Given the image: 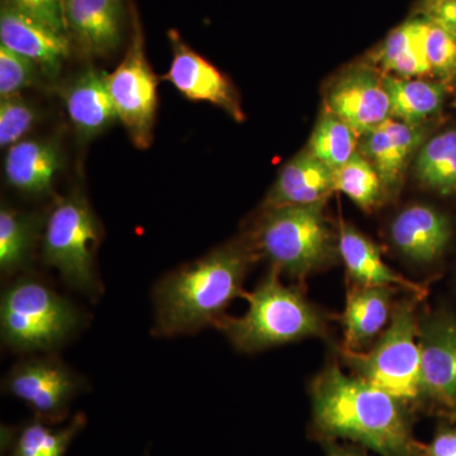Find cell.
Masks as SVG:
<instances>
[{"instance_id": "9a60e30c", "label": "cell", "mask_w": 456, "mask_h": 456, "mask_svg": "<svg viewBox=\"0 0 456 456\" xmlns=\"http://www.w3.org/2000/svg\"><path fill=\"white\" fill-rule=\"evenodd\" d=\"M389 236L399 254L416 264H432L445 253L452 237V221L428 204H412L395 216Z\"/></svg>"}, {"instance_id": "8992f818", "label": "cell", "mask_w": 456, "mask_h": 456, "mask_svg": "<svg viewBox=\"0 0 456 456\" xmlns=\"http://www.w3.org/2000/svg\"><path fill=\"white\" fill-rule=\"evenodd\" d=\"M102 230L97 216L83 193L59 197L45 218L41 256L56 269L69 287L90 298L101 294L95 257Z\"/></svg>"}, {"instance_id": "2e32d148", "label": "cell", "mask_w": 456, "mask_h": 456, "mask_svg": "<svg viewBox=\"0 0 456 456\" xmlns=\"http://www.w3.org/2000/svg\"><path fill=\"white\" fill-rule=\"evenodd\" d=\"M62 163L64 152L56 137L25 139L7 149L5 180L26 196H45L53 191Z\"/></svg>"}, {"instance_id": "44dd1931", "label": "cell", "mask_w": 456, "mask_h": 456, "mask_svg": "<svg viewBox=\"0 0 456 456\" xmlns=\"http://www.w3.org/2000/svg\"><path fill=\"white\" fill-rule=\"evenodd\" d=\"M392 288L358 287L347 294L342 314L345 349L364 351L383 334L392 318Z\"/></svg>"}, {"instance_id": "4316f807", "label": "cell", "mask_w": 456, "mask_h": 456, "mask_svg": "<svg viewBox=\"0 0 456 456\" xmlns=\"http://www.w3.org/2000/svg\"><path fill=\"white\" fill-rule=\"evenodd\" d=\"M358 137L349 125L334 114L326 112L312 134L308 150L335 171L356 154Z\"/></svg>"}, {"instance_id": "9c48e42d", "label": "cell", "mask_w": 456, "mask_h": 456, "mask_svg": "<svg viewBox=\"0 0 456 456\" xmlns=\"http://www.w3.org/2000/svg\"><path fill=\"white\" fill-rule=\"evenodd\" d=\"M83 380L55 356L18 362L5 377V391L32 408L35 416L57 425L68 417L69 407L82 391Z\"/></svg>"}, {"instance_id": "5bb4252c", "label": "cell", "mask_w": 456, "mask_h": 456, "mask_svg": "<svg viewBox=\"0 0 456 456\" xmlns=\"http://www.w3.org/2000/svg\"><path fill=\"white\" fill-rule=\"evenodd\" d=\"M107 74L86 68L59 86L66 113L82 141L94 139L118 119L108 90Z\"/></svg>"}, {"instance_id": "7a4b0ae2", "label": "cell", "mask_w": 456, "mask_h": 456, "mask_svg": "<svg viewBox=\"0 0 456 456\" xmlns=\"http://www.w3.org/2000/svg\"><path fill=\"white\" fill-rule=\"evenodd\" d=\"M255 257L253 245L228 244L161 279L154 292L156 334H194L216 326L231 302L244 296L242 284Z\"/></svg>"}, {"instance_id": "83f0119b", "label": "cell", "mask_w": 456, "mask_h": 456, "mask_svg": "<svg viewBox=\"0 0 456 456\" xmlns=\"http://www.w3.org/2000/svg\"><path fill=\"white\" fill-rule=\"evenodd\" d=\"M335 191L349 197L362 211H373L382 202L384 185L373 165L356 152L334 171Z\"/></svg>"}, {"instance_id": "7c38bea8", "label": "cell", "mask_w": 456, "mask_h": 456, "mask_svg": "<svg viewBox=\"0 0 456 456\" xmlns=\"http://www.w3.org/2000/svg\"><path fill=\"white\" fill-rule=\"evenodd\" d=\"M0 45L37 65L45 79L55 82L70 55V37L3 0Z\"/></svg>"}, {"instance_id": "f1b7e54d", "label": "cell", "mask_w": 456, "mask_h": 456, "mask_svg": "<svg viewBox=\"0 0 456 456\" xmlns=\"http://www.w3.org/2000/svg\"><path fill=\"white\" fill-rule=\"evenodd\" d=\"M40 119V110L22 94L0 98V146L2 149L16 145Z\"/></svg>"}, {"instance_id": "e0dca14e", "label": "cell", "mask_w": 456, "mask_h": 456, "mask_svg": "<svg viewBox=\"0 0 456 456\" xmlns=\"http://www.w3.org/2000/svg\"><path fill=\"white\" fill-rule=\"evenodd\" d=\"M428 137L424 126H411L389 118L362 136L360 154L370 161L379 174L384 189L398 184L413 154L419 152Z\"/></svg>"}, {"instance_id": "277c9868", "label": "cell", "mask_w": 456, "mask_h": 456, "mask_svg": "<svg viewBox=\"0 0 456 456\" xmlns=\"http://www.w3.org/2000/svg\"><path fill=\"white\" fill-rule=\"evenodd\" d=\"M83 314L40 278L25 273L7 285L0 302L3 345L18 353L53 351L77 334Z\"/></svg>"}, {"instance_id": "5b68a950", "label": "cell", "mask_w": 456, "mask_h": 456, "mask_svg": "<svg viewBox=\"0 0 456 456\" xmlns=\"http://www.w3.org/2000/svg\"><path fill=\"white\" fill-rule=\"evenodd\" d=\"M326 202L265 209L253 248L281 274L303 279L334 263L338 236L325 216Z\"/></svg>"}, {"instance_id": "7402d4cb", "label": "cell", "mask_w": 456, "mask_h": 456, "mask_svg": "<svg viewBox=\"0 0 456 456\" xmlns=\"http://www.w3.org/2000/svg\"><path fill=\"white\" fill-rule=\"evenodd\" d=\"M45 221L35 212L2 204L0 208V272L3 277L25 274L31 266Z\"/></svg>"}, {"instance_id": "484cf974", "label": "cell", "mask_w": 456, "mask_h": 456, "mask_svg": "<svg viewBox=\"0 0 456 456\" xmlns=\"http://www.w3.org/2000/svg\"><path fill=\"white\" fill-rule=\"evenodd\" d=\"M415 174L424 187L439 196L456 193V128L425 141L416 155Z\"/></svg>"}, {"instance_id": "ffe728a7", "label": "cell", "mask_w": 456, "mask_h": 456, "mask_svg": "<svg viewBox=\"0 0 456 456\" xmlns=\"http://www.w3.org/2000/svg\"><path fill=\"white\" fill-rule=\"evenodd\" d=\"M338 236V255L355 283L362 287H398L415 296H424L425 288L389 268L383 260L379 246L355 227L342 224Z\"/></svg>"}, {"instance_id": "8fae6325", "label": "cell", "mask_w": 456, "mask_h": 456, "mask_svg": "<svg viewBox=\"0 0 456 456\" xmlns=\"http://www.w3.org/2000/svg\"><path fill=\"white\" fill-rule=\"evenodd\" d=\"M173 60L164 79L185 98L221 108L236 122L245 119L239 94L230 80L208 60L188 46L176 31L169 32Z\"/></svg>"}, {"instance_id": "4fadbf2b", "label": "cell", "mask_w": 456, "mask_h": 456, "mask_svg": "<svg viewBox=\"0 0 456 456\" xmlns=\"http://www.w3.org/2000/svg\"><path fill=\"white\" fill-rule=\"evenodd\" d=\"M422 395L456 411V316L435 314L419 322Z\"/></svg>"}, {"instance_id": "cb8c5ba5", "label": "cell", "mask_w": 456, "mask_h": 456, "mask_svg": "<svg viewBox=\"0 0 456 456\" xmlns=\"http://www.w3.org/2000/svg\"><path fill=\"white\" fill-rule=\"evenodd\" d=\"M374 61L384 73L399 77H432L425 51L424 18L408 20L383 42Z\"/></svg>"}, {"instance_id": "30bf717a", "label": "cell", "mask_w": 456, "mask_h": 456, "mask_svg": "<svg viewBox=\"0 0 456 456\" xmlns=\"http://www.w3.org/2000/svg\"><path fill=\"white\" fill-rule=\"evenodd\" d=\"M326 107L327 112L349 125L359 137L392 118L384 75L370 66H355L336 79L327 92Z\"/></svg>"}, {"instance_id": "d6986e66", "label": "cell", "mask_w": 456, "mask_h": 456, "mask_svg": "<svg viewBox=\"0 0 456 456\" xmlns=\"http://www.w3.org/2000/svg\"><path fill=\"white\" fill-rule=\"evenodd\" d=\"M66 17L69 32L90 55H110L121 45V0H66Z\"/></svg>"}, {"instance_id": "836d02e7", "label": "cell", "mask_w": 456, "mask_h": 456, "mask_svg": "<svg viewBox=\"0 0 456 456\" xmlns=\"http://www.w3.org/2000/svg\"><path fill=\"white\" fill-rule=\"evenodd\" d=\"M428 455L456 456V428L440 431L428 448Z\"/></svg>"}, {"instance_id": "ba28073f", "label": "cell", "mask_w": 456, "mask_h": 456, "mask_svg": "<svg viewBox=\"0 0 456 456\" xmlns=\"http://www.w3.org/2000/svg\"><path fill=\"white\" fill-rule=\"evenodd\" d=\"M107 84L118 121L125 126L132 142L137 149H149L154 139L159 79L147 59L136 14L130 46L122 61L107 74Z\"/></svg>"}, {"instance_id": "f546056e", "label": "cell", "mask_w": 456, "mask_h": 456, "mask_svg": "<svg viewBox=\"0 0 456 456\" xmlns=\"http://www.w3.org/2000/svg\"><path fill=\"white\" fill-rule=\"evenodd\" d=\"M422 18L425 51L432 77L449 86L456 79V40L443 27Z\"/></svg>"}, {"instance_id": "e575fe53", "label": "cell", "mask_w": 456, "mask_h": 456, "mask_svg": "<svg viewBox=\"0 0 456 456\" xmlns=\"http://www.w3.org/2000/svg\"><path fill=\"white\" fill-rule=\"evenodd\" d=\"M327 456H362L359 452H351V450L338 448V446L330 445L327 450Z\"/></svg>"}, {"instance_id": "1f68e13d", "label": "cell", "mask_w": 456, "mask_h": 456, "mask_svg": "<svg viewBox=\"0 0 456 456\" xmlns=\"http://www.w3.org/2000/svg\"><path fill=\"white\" fill-rule=\"evenodd\" d=\"M4 2L70 37L68 17H66V0H4Z\"/></svg>"}, {"instance_id": "3957f363", "label": "cell", "mask_w": 456, "mask_h": 456, "mask_svg": "<svg viewBox=\"0 0 456 456\" xmlns=\"http://www.w3.org/2000/svg\"><path fill=\"white\" fill-rule=\"evenodd\" d=\"M281 274L272 266L253 292L245 294L248 308L244 316H224L216 323L237 350L257 353L326 335L321 312L298 289L281 283Z\"/></svg>"}, {"instance_id": "d4e9b609", "label": "cell", "mask_w": 456, "mask_h": 456, "mask_svg": "<svg viewBox=\"0 0 456 456\" xmlns=\"http://www.w3.org/2000/svg\"><path fill=\"white\" fill-rule=\"evenodd\" d=\"M86 417L77 413L68 425L53 424L35 417L9 437L8 456H65L75 437L86 428Z\"/></svg>"}, {"instance_id": "d6a6232c", "label": "cell", "mask_w": 456, "mask_h": 456, "mask_svg": "<svg viewBox=\"0 0 456 456\" xmlns=\"http://www.w3.org/2000/svg\"><path fill=\"white\" fill-rule=\"evenodd\" d=\"M421 13L456 40V0H422Z\"/></svg>"}, {"instance_id": "4dcf8cb0", "label": "cell", "mask_w": 456, "mask_h": 456, "mask_svg": "<svg viewBox=\"0 0 456 456\" xmlns=\"http://www.w3.org/2000/svg\"><path fill=\"white\" fill-rule=\"evenodd\" d=\"M44 80V74L31 60L0 45V98L20 94Z\"/></svg>"}, {"instance_id": "6da1fadb", "label": "cell", "mask_w": 456, "mask_h": 456, "mask_svg": "<svg viewBox=\"0 0 456 456\" xmlns=\"http://www.w3.org/2000/svg\"><path fill=\"white\" fill-rule=\"evenodd\" d=\"M401 402L336 365L312 383L318 430L330 437L362 444L382 456H413L417 446Z\"/></svg>"}, {"instance_id": "ac0fdd59", "label": "cell", "mask_w": 456, "mask_h": 456, "mask_svg": "<svg viewBox=\"0 0 456 456\" xmlns=\"http://www.w3.org/2000/svg\"><path fill=\"white\" fill-rule=\"evenodd\" d=\"M334 191V170L312 154L310 150H303L279 173L264 200V208L326 202Z\"/></svg>"}, {"instance_id": "52a82bcc", "label": "cell", "mask_w": 456, "mask_h": 456, "mask_svg": "<svg viewBox=\"0 0 456 456\" xmlns=\"http://www.w3.org/2000/svg\"><path fill=\"white\" fill-rule=\"evenodd\" d=\"M347 364L358 377L411 403L424 397L421 384L419 322L412 302L393 310L389 325L369 351L344 350Z\"/></svg>"}, {"instance_id": "603a6c76", "label": "cell", "mask_w": 456, "mask_h": 456, "mask_svg": "<svg viewBox=\"0 0 456 456\" xmlns=\"http://www.w3.org/2000/svg\"><path fill=\"white\" fill-rule=\"evenodd\" d=\"M391 101L392 118L411 126H424L443 110L449 86L439 80L384 75Z\"/></svg>"}]
</instances>
